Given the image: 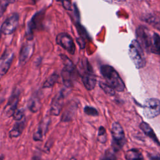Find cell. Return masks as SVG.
Returning <instances> with one entry per match:
<instances>
[{
  "mask_svg": "<svg viewBox=\"0 0 160 160\" xmlns=\"http://www.w3.org/2000/svg\"><path fill=\"white\" fill-rule=\"evenodd\" d=\"M160 114V100L149 98L145 100L143 105V115L146 118L152 119Z\"/></svg>",
  "mask_w": 160,
  "mask_h": 160,
  "instance_id": "5",
  "label": "cell"
},
{
  "mask_svg": "<svg viewBox=\"0 0 160 160\" xmlns=\"http://www.w3.org/2000/svg\"><path fill=\"white\" fill-rule=\"evenodd\" d=\"M44 135L38 129L34 132L32 136V139L35 141H42Z\"/></svg>",
  "mask_w": 160,
  "mask_h": 160,
  "instance_id": "29",
  "label": "cell"
},
{
  "mask_svg": "<svg viewBox=\"0 0 160 160\" xmlns=\"http://www.w3.org/2000/svg\"><path fill=\"white\" fill-rule=\"evenodd\" d=\"M49 122H50L49 118H44L43 119H42L41 123L39 124V126L38 128V129H39L41 132H42V134L44 136L48 131Z\"/></svg>",
  "mask_w": 160,
  "mask_h": 160,
  "instance_id": "22",
  "label": "cell"
},
{
  "mask_svg": "<svg viewBox=\"0 0 160 160\" xmlns=\"http://www.w3.org/2000/svg\"><path fill=\"white\" fill-rule=\"evenodd\" d=\"M25 127V120L22 119L21 121H17L11 130L9 131V134L11 138H16L20 136L23 131Z\"/></svg>",
  "mask_w": 160,
  "mask_h": 160,
  "instance_id": "16",
  "label": "cell"
},
{
  "mask_svg": "<svg viewBox=\"0 0 160 160\" xmlns=\"http://www.w3.org/2000/svg\"><path fill=\"white\" fill-rule=\"evenodd\" d=\"M136 41L140 44L141 48L148 51H150L152 44V36L147 28L144 26H139L136 29Z\"/></svg>",
  "mask_w": 160,
  "mask_h": 160,
  "instance_id": "6",
  "label": "cell"
},
{
  "mask_svg": "<svg viewBox=\"0 0 160 160\" xmlns=\"http://www.w3.org/2000/svg\"><path fill=\"white\" fill-rule=\"evenodd\" d=\"M88 66V61H86V68L82 76V81L86 89H88V91H91L96 86V79L95 75L94 74L91 70V68H89Z\"/></svg>",
  "mask_w": 160,
  "mask_h": 160,
  "instance_id": "12",
  "label": "cell"
},
{
  "mask_svg": "<svg viewBox=\"0 0 160 160\" xmlns=\"http://www.w3.org/2000/svg\"><path fill=\"white\" fill-rule=\"evenodd\" d=\"M34 50V44L31 42V41H28L22 45L19 56V65L24 66L26 64L33 54Z\"/></svg>",
  "mask_w": 160,
  "mask_h": 160,
  "instance_id": "11",
  "label": "cell"
},
{
  "mask_svg": "<svg viewBox=\"0 0 160 160\" xmlns=\"http://www.w3.org/2000/svg\"><path fill=\"white\" fill-rule=\"evenodd\" d=\"M139 128L141 129V130L143 131V132L149 138H150L151 139H152L156 143H157L159 146H160V142L158 141V138L156 137V135L155 132H154L153 129L151 128V127L146 122H142L139 124Z\"/></svg>",
  "mask_w": 160,
  "mask_h": 160,
  "instance_id": "17",
  "label": "cell"
},
{
  "mask_svg": "<svg viewBox=\"0 0 160 160\" xmlns=\"http://www.w3.org/2000/svg\"><path fill=\"white\" fill-rule=\"evenodd\" d=\"M31 160H41V158L39 156H34L32 158Z\"/></svg>",
  "mask_w": 160,
  "mask_h": 160,
  "instance_id": "31",
  "label": "cell"
},
{
  "mask_svg": "<svg viewBox=\"0 0 160 160\" xmlns=\"http://www.w3.org/2000/svg\"><path fill=\"white\" fill-rule=\"evenodd\" d=\"M19 94L20 92L18 89L14 90L10 98H9L8 103L4 107L3 111V114L4 116L9 118L13 116L17 108V105L19 101Z\"/></svg>",
  "mask_w": 160,
  "mask_h": 160,
  "instance_id": "10",
  "label": "cell"
},
{
  "mask_svg": "<svg viewBox=\"0 0 160 160\" xmlns=\"http://www.w3.org/2000/svg\"><path fill=\"white\" fill-rule=\"evenodd\" d=\"M28 108L32 112H36L41 105H40V102L39 101L38 99V98H32L28 102Z\"/></svg>",
  "mask_w": 160,
  "mask_h": 160,
  "instance_id": "20",
  "label": "cell"
},
{
  "mask_svg": "<svg viewBox=\"0 0 160 160\" xmlns=\"http://www.w3.org/2000/svg\"><path fill=\"white\" fill-rule=\"evenodd\" d=\"M62 2L63 7L67 10H71V0H58Z\"/></svg>",
  "mask_w": 160,
  "mask_h": 160,
  "instance_id": "30",
  "label": "cell"
},
{
  "mask_svg": "<svg viewBox=\"0 0 160 160\" xmlns=\"http://www.w3.org/2000/svg\"><path fill=\"white\" fill-rule=\"evenodd\" d=\"M58 79V75L56 73H54L51 74L49 78H47V79L44 81L43 84V88H52L54 84L56 82V81Z\"/></svg>",
  "mask_w": 160,
  "mask_h": 160,
  "instance_id": "21",
  "label": "cell"
},
{
  "mask_svg": "<svg viewBox=\"0 0 160 160\" xmlns=\"http://www.w3.org/2000/svg\"><path fill=\"white\" fill-rule=\"evenodd\" d=\"M44 12L42 11L37 12L28 22L26 29V36L28 41H32L34 31L39 27L42 20Z\"/></svg>",
  "mask_w": 160,
  "mask_h": 160,
  "instance_id": "8",
  "label": "cell"
},
{
  "mask_svg": "<svg viewBox=\"0 0 160 160\" xmlns=\"http://www.w3.org/2000/svg\"><path fill=\"white\" fill-rule=\"evenodd\" d=\"M158 160H160V154L158 155Z\"/></svg>",
  "mask_w": 160,
  "mask_h": 160,
  "instance_id": "32",
  "label": "cell"
},
{
  "mask_svg": "<svg viewBox=\"0 0 160 160\" xmlns=\"http://www.w3.org/2000/svg\"><path fill=\"white\" fill-rule=\"evenodd\" d=\"M14 1L15 0H1L0 1V18L4 14L8 6L12 3H14Z\"/></svg>",
  "mask_w": 160,
  "mask_h": 160,
  "instance_id": "23",
  "label": "cell"
},
{
  "mask_svg": "<svg viewBox=\"0 0 160 160\" xmlns=\"http://www.w3.org/2000/svg\"><path fill=\"white\" fill-rule=\"evenodd\" d=\"M14 59V52L11 51L7 50L0 58V76H3L9 69L12 60Z\"/></svg>",
  "mask_w": 160,
  "mask_h": 160,
  "instance_id": "13",
  "label": "cell"
},
{
  "mask_svg": "<svg viewBox=\"0 0 160 160\" xmlns=\"http://www.w3.org/2000/svg\"><path fill=\"white\" fill-rule=\"evenodd\" d=\"M107 139V135L106 129L103 126H100L98 130V140L101 143L106 142Z\"/></svg>",
  "mask_w": 160,
  "mask_h": 160,
  "instance_id": "24",
  "label": "cell"
},
{
  "mask_svg": "<svg viewBox=\"0 0 160 160\" xmlns=\"http://www.w3.org/2000/svg\"><path fill=\"white\" fill-rule=\"evenodd\" d=\"M150 52L160 55V36L155 32L152 34Z\"/></svg>",
  "mask_w": 160,
  "mask_h": 160,
  "instance_id": "19",
  "label": "cell"
},
{
  "mask_svg": "<svg viewBox=\"0 0 160 160\" xmlns=\"http://www.w3.org/2000/svg\"><path fill=\"white\" fill-rule=\"evenodd\" d=\"M128 54L137 69H141L145 66L146 59L144 51L136 39L132 40L129 44Z\"/></svg>",
  "mask_w": 160,
  "mask_h": 160,
  "instance_id": "2",
  "label": "cell"
},
{
  "mask_svg": "<svg viewBox=\"0 0 160 160\" xmlns=\"http://www.w3.org/2000/svg\"><path fill=\"white\" fill-rule=\"evenodd\" d=\"M84 112L85 114H86L88 116H98L99 113L97 109L93 107L86 106L84 108Z\"/></svg>",
  "mask_w": 160,
  "mask_h": 160,
  "instance_id": "26",
  "label": "cell"
},
{
  "mask_svg": "<svg viewBox=\"0 0 160 160\" xmlns=\"http://www.w3.org/2000/svg\"><path fill=\"white\" fill-rule=\"evenodd\" d=\"M0 160H3V158L2 157H0Z\"/></svg>",
  "mask_w": 160,
  "mask_h": 160,
  "instance_id": "34",
  "label": "cell"
},
{
  "mask_svg": "<svg viewBox=\"0 0 160 160\" xmlns=\"http://www.w3.org/2000/svg\"><path fill=\"white\" fill-rule=\"evenodd\" d=\"M99 86L104 91L106 94H107L109 96H113L115 94V90L111 88L110 86H109L107 83L104 82H100Z\"/></svg>",
  "mask_w": 160,
  "mask_h": 160,
  "instance_id": "25",
  "label": "cell"
},
{
  "mask_svg": "<svg viewBox=\"0 0 160 160\" xmlns=\"http://www.w3.org/2000/svg\"><path fill=\"white\" fill-rule=\"evenodd\" d=\"M100 71L106 83L114 90L121 92L125 89V84L118 72L109 65H102Z\"/></svg>",
  "mask_w": 160,
  "mask_h": 160,
  "instance_id": "1",
  "label": "cell"
},
{
  "mask_svg": "<svg viewBox=\"0 0 160 160\" xmlns=\"http://www.w3.org/2000/svg\"><path fill=\"white\" fill-rule=\"evenodd\" d=\"M1 29H0V39H1Z\"/></svg>",
  "mask_w": 160,
  "mask_h": 160,
  "instance_id": "33",
  "label": "cell"
},
{
  "mask_svg": "<svg viewBox=\"0 0 160 160\" xmlns=\"http://www.w3.org/2000/svg\"><path fill=\"white\" fill-rule=\"evenodd\" d=\"M99 160H116V158L112 152L108 151Z\"/></svg>",
  "mask_w": 160,
  "mask_h": 160,
  "instance_id": "28",
  "label": "cell"
},
{
  "mask_svg": "<svg viewBox=\"0 0 160 160\" xmlns=\"http://www.w3.org/2000/svg\"><path fill=\"white\" fill-rule=\"evenodd\" d=\"M56 43L71 54H74L76 50L75 44L70 35L66 32L58 34L56 38Z\"/></svg>",
  "mask_w": 160,
  "mask_h": 160,
  "instance_id": "7",
  "label": "cell"
},
{
  "mask_svg": "<svg viewBox=\"0 0 160 160\" xmlns=\"http://www.w3.org/2000/svg\"><path fill=\"white\" fill-rule=\"evenodd\" d=\"M125 158L127 160H144L142 152L137 149H131L126 151Z\"/></svg>",
  "mask_w": 160,
  "mask_h": 160,
  "instance_id": "18",
  "label": "cell"
},
{
  "mask_svg": "<svg viewBox=\"0 0 160 160\" xmlns=\"http://www.w3.org/2000/svg\"><path fill=\"white\" fill-rule=\"evenodd\" d=\"M19 22V15L17 13L11 14L2 23L1 31L5 35L12 34L16 29Z\"/></svg>",
  "mask_w": 160,
  "mask_h": 160,
  "instance_id": "9",
  "label": "cell"
},
{
  "mask_svg": "<svg viewBox=\"0 0 160 160\" xmlns=\"http://www.w3.org/2000/svg\"><path fill=\"white\" fill-rule=\"evenodd\" d=\"M61 58L63 62L64 68L62 71V77L64 84L68 87H71L72 80L74 77L76 68L72 62L65 55H61Z\"/></svg>",
  "mask_w": 160,
  "mask_h": 160,
  "instance_id": "4",
  "label": "cell"
},
{
  "mask_svg": "<svg viewBox=\"0 0 160 160\" xmlns=\"http://www.w3.org/2000/svg\"><path fill=\"white\" fill-rule=\"evenodd\" d=\"M111 134L112 138V147L114 151L120 150L126 142L125 134L121 125L118 122H114L111 126Z\"/></svg>",
  "mask_w": 160,
  "mask_h": 160,
  "instance_id": "3",
  "label": "cell"
},
{
  "mask_svg": "<svg viewBox=\"0 0 160 160\" xmlns=\"http://www.w3.org/2000/svg\"><path fill=\"white\" fill-rule=\"evenodd\" d=\"M24 115V112L23 109H16L12 117L14 120H16V121H19L22 119Z\"/></svg>",
  "mask_w": 160,
  "mask_h": 160,
  "instance_id": "27",
  "label": "cell"
},
{
  "mask_svg": "<svg viewBox=\"0 0 160 160\" xmlns=\"http://www.w3.org/2000/svg\"><path fill=\"white\" fill-rule=\"evenodd\" d=\"M78 108L77 104L74 102H71L65 108L61 118V121L67 122L71 121L74 115Z\"/></svg>",
  "mask_w": 160,
  "mask_h": 160,
  "instance_id": "15",
  "label": "cell"
},
{
  "mask_svg": "<svg viewBox=\"0 0 160 160\" xmlns=\"http://www.w3.org/2000/svg\"><path fill=\"white\" fill-rule=\"evenodd\" d=\"M64 99V96L63 92L61 91L58 92L53 98L51 108H50V113L52 116H59L61 112L62 108L63 101Z\"/></svg>",
  "mask_w": 160,
  "mask_h": 160,
  "instance_id": "14",
  "label": "cell"
}]
</instances>
